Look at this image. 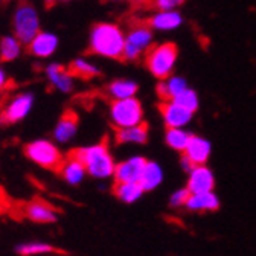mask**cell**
Returning a JSON list of instances; mask_svg holds the SVG:
<instances>
[{
	"label": "cell",
	"instance_id": "obj_9",
	"mask_svg": "<svg viewBox=\"0 0 256 256\" xmlns=\"http://www.w3.org/2000/svg\"><path fill=\"white\" fill-rule=\"evenodd\" d=\"M44 76L49 86L60 93H72L75 90L76 76L61 62H48L44 66Z\"/></svg>",
	"mask_w": 256,
	"mask_h": 256
},
{
	"label": "cell",
	"instance_id": "obj_28",
	"mask_svg": "<svg viewBox=\"0 0 256 256\" xmlns=\"http://www.w3.org/2000/svg\"><path fill=\"white\" fill-rule=\"evenodd\" d=\"M190 134L183 132L182 128H168L166 132V144L177 151H184L189 144Z\"/></svg>",
	"mask_w": 256,
	"mask_h": 256
},
{
	"label": "cell",
	"instance_id": "obj_31",
	"mask_svg": "<svg viewBox=\"0 0 256 256\" xmlns=\"http://www.w3.org/2000/svg\"><path fill=\"white\" fill-rule=\"evenodd\" d=\"M189 196H190V192H189V189L186 188V189H178V190H176L174 194L171 196V204L174 206V208H180V206H186V202H188V198H189Z\"/></svg>",
	"mask_w": 256,
	"mask_h": 256
},
{
	"label": "cell",
	"instance_id": "obj_25",
	"mask_svg": "<svg viewBox=\"0 0 256 256\" xmlns=\"http://www.w3.org/2000/svg\"><path fill=\"white\" fill-rule=\"evenodd\" d=\"M162 180H164L162 168L154 162H146L145 170L140 177V182H139L142 184L144 190H152L154 188H157L160 183H162Z\"/></svg>",
	"mask_w": 256,
	"mask_h": 256
},
{
	"label": "cell",
	"instance_id": "obj_19",
	"mask_svg": "<svg viewBox=\"0 0 256 256\" xmlns=\"http://www.w3.org/2000/svg\"><path fill=\"white\" fill-rule=\"evenodd\" d=\"M218 206H220L218 197L212 190L202 192V194H190L186 202V208L192 212H210V210H216Z\"/></svg>",
	"mask_w": 256,
	"mask_h": 256
},
{
	"label": "cell",
	"instance_id": "obj_32",
	"mask_svg": "<svg viewBox=\"0 0 256 256\" xmlns=\"http://www.w3.org/2000/svg\"><path fill=\"white\" fill-rule=\"evenodd\" d=\"M11 80H10V75L6 72V69L4 66H0V92H4L5 88H8Z\"/></svg>",
	"mask_w": 256,
	"mask_h": 256
},
{
	"label": "cell",
	"instance_id": "obj_6",
	"mask_svg": "<svg viewBox=\"0 0 256 256\" xmlns=\"http://www.w3.org/2000/svg\"><path fill=\"white\" fill-rule=\"evenodd\" d=\"M110 120L116 128H126L144 122L142 104L134 98L114 100L110 102Z\"/></svg>",
	"mask_w": 256,
	"mask_h": 256
},
{
	"label": "cell",
	"instance_id": "obj_18",
	"mask_svg": "<svg viewBox=\"0 0 256 256\" xmlns=\"http://www.w3.org/2000/svg\"><path fill=\"white\" fill-rule=\"evenodd\" d=\"M146 139H148V125L145 122L126 128H118L116 130L118 144H145Z\"/></svg>",
	"mask_w": 256,
	"mask_h": 256
},
{
	"label": "cell",
	"instance_id": "obj_21",
	"mask_svg": "<svg viewBox=\"0 0 256 256\" xmlns=\"http://www.w3.org/2000/svg\"><path fill=\"white\" fill-rule=\"evenodd\" d=\"M23 46L24 44L14 34L4 36L0 38V60L5 62L18 60L23 54Z\"/></svg>",
	"mask_w": 256,
	"mask_h": 256
},
{
	"label": "cell",
	"instance_id": "obj_2",
	"mask_svg": "<svg viewBox=\"0 0 256 256\" xmlns=\"http://www.w3.org/2000/svg\"><path fill=\"white\" fill-rule=\"evenodd\" d=\"M81 164L86 166V171L93 178L106 180L114 174V158L107 146V144L100 142L87 146H80L72 152Z\"/></svg>",
	"mask_w": 256,
	"mask_h": 256
},
{
	"label": "cell",
	"instance_id": "obj_8",
	"mask_svg": "<svg viewBox=\"0 0 256 256\" xmlns=\"http://www.w3.org/2000/svg\"><path fill=\"white\" fill-rule=\"evenodd\" d=\"M34 106H36V94L32 92L24 90L16 93L5 104L0 119L5 120L6 124H18L30 114Z\"/></svg>",
	"mask_w": 256,
	"mask_h": 256
},
{
	"label": "cell",
	"instance_id": "obj_33",
	"mask_svg": "<svg viewBox=\"0 0 256 256\" xmlns=\"http://www.w3.org/2000/svg\"><path fill=\"white\" fill-rule=\"evenodd\" d=\"M134 6H151L152 0H130Z\"/></svg>",
	"mask_w": 256,
	"mask_h": 256
},
{
	"label": "cell",
	"instance_id": "obj_30",
	"mask_svg": "<svg viewBox=\"0 0 256 256\" xmlns=\"http://www.w3.org/2000/svg\"><path fill=\"white\" fill-rule=\"evenodd\" d=\"M183 4H184V0H152L151 6H154L158 11H174Z\"/></svg>",
	"mask_w": 256,
	"mask_h": 256
},
{
	"label": "cell",
	"instance_id": "obj_22",
	"mask_svg": "<svg viewBox=\"0 0 256 256\" xmlns=\"http://www.w3.org/2000/svg\"><path fill=\"white\" fill-rule=\"evenodd\" d=\"M114 196L124 202V203H134L138 202L142 194H144V188L139 182H122V183H118L114 184Z\"/></svg>",
	"mask_w": 256,
	"mask_h": 256
},
{
	"label": "cell",
	"instance_id": "obj_1",
	"mask_svg": "<svg viewBox=\"0 0 256 256\" xmlns=\"http://www.w3.org/2000/svg\"><path fill=\"white\" fill-rule=\"evenodd\" d=\"M124 46L125 34L116 23L104 22L92 28L88 49L93 55L110 60H124Z\"/></svg>",
	"mask_w": 256,
	"mask_h": 256
},
{
	"label": "cell",
	"instance_id": "obj_13",
	"mask_svg": "<svg viewBox=\"0 0 256 256\" xmlns=\"http://www.w3.org/2000/svg\"><path fill=\"white\" fill-rule=\"evenodd\" d=\"M215 178L209 168L204 165H197L194 170L189 172L188 178V189L190 194H202V192H210L214 190Z\"/></svg>",
	"mask_w": 256,
	"mask_h": 256
},
{
	"label": "cell",
	"instance_id": "obj_20",
	"mask_svg": "<svg viewBox=\"0 0 256 256\" xmlns=\"http://www.w3.org/2000/svg\"><path fill=\"white\" fill-rule=\"evenodd\" d=\"M138 84L130 80H114L106 87L107 96L114 101V100H126V98H133L138 92Z\"/></svg>",
	"mask_w": 256,
	"mask_h": 256
},
{
	"label": "cell",
	"instance_id": "obj_17",
	"mask_svg": "<svg viewBox=\"0 0 256 256\" xmlns=\"http://www.w3.org/2000/svg\"><path fill=\"white\" fill-rule=\"evenodd\" d=\"M209 154H210V144L198 136H190L189 144L183 151V156L188 157L196 166L204 165V162L209 158Z\"/></svg>",
	"mask_w": 256,
	"mask_h": 256
},
{
	"label": "cell",
	"instance_id": "obj_7",
	"mask_svg": "<svg viewBox=\"0 0 256 256\" xmlns=\"http://www.w3.org/2000/svg\"><path fill=\"white\" fill-rule=\"evenodd\" d=\"M152 32L146 23L134 24L125 34V46H124V60L136 61L151 48Z\"/></svg>",
	"mask_w": 256,
	"mask_h": 256
},
{
	"label": "cell",
	"instance_id": "obj_24",
	"mask_svg": "<svg viewBox=\"0 0 256 256\" xmlns=\"http://www.w3.org/2000/svg\"><path fill=\"white\" fill-rule=\"evenodd\" d=\"M69 69L72 70V74L76 78H82V80H92L101 74L100 68L96 66L94 62H92L90 60H87L86 56H78V58L72 60Z\"/></svg>",
	"mask_w": 256,
	"mask_h": 256
},
{
	"label": "cell",
	"instance_id": "obj_27",
	"mask_svg": "<svg viewBox=\"0 0 256 256\" xmlns=\"http://www.w3.org/2000/svg\"><path fill=\"white\" fill-rule=\"evenodd\" d=\"M186 87V81L182 80V78H171L168 80L166 82H162V84H158L157 86V94L162 98L164 101H171L176 94H178L180 92H183Z\"/></svg>",
	"mask_w": 256,
	"mask_h": 256
},
{
	"label": "cell",
	"instance_id": "obj_16",
	"mask_svg": "<svg viewBox=\"0 0 256 256\" xmlns=\"http://www.w3.org/2000/svg\"><path fill=\"white\" fill-rule=\"evenodd\" d=\"M24 215L32 222H38V224H52L58 220L56 210L52 206H49L48 203L40 202V200H36V202L26 204Z\"/></svg>",
	"mask_w": 256,
	"mask_h": 256
},
{
	"label": "cell",
	"instance_id": "obj_15",
	"mask_svg": "<svg viewBox=\"0 0 256 256\" xmlns=\"http://www.w3.org/2000/svg\"><path fill=\"white\" fill-rule=\"evenodd\" d=\"M58 171H60L61 178L70 186H78L87 176L86 166L74 154H70L68 158L62 160V164L60 165Z\"/></svg>",
	"mask_w": 256,
	"mask_h": 256
},
{
	"label": "cell",
	"instance_id": "obj_5",
	"mask_svg": "<svg viewBox=\"0 0 256 256\" xmlns=\"http://www.w3.org/2000/svg\"><path fill=\"white\" fill-rule=\"evenodd\" d=\"M24 156L44 170H58L62 164V152L54 139H36L24 146Z\"/></svg>",
	"mask_w": 256,
	"mask_h": 256
},
{
	"label": "cell",
	"instance_id": "obj_12",
	"mask_svg": "<svg viewBox=\"0 0 256 256\" xmlns=\"http://www.w3.org/2000/svg\"><path fill=\"white\" fill-rule=\"evenodd\" d=\"M146 165V160L144 157H132V158H126L124 162L118 164L114 168V180L118 183L122 182H140L142 172L145 170Z\"/></svg>",
	"mask_w": 256,
	"mask_h": 256
},
{
	"label": "cell",
	"instance_id": "obj_34",
	"mask_svg": "<svg viewBox=\"0 0 256 256\" xmlns=\"http://www.w3.org/2000/svg\"><path fill=\"white\" fill-rule=\"evenodd\" d=\"M46 4L52 5V4H61V2H69V0H44Z\"/></svg>",
	"mask_w": 256,
	"mask_h": 256
},
{
	"label": "cell",
	"instance_id": "obj_35",
	"mask_svg": "<svg viewBox=\"0 0 256 256\" xmlns=\"http://www.w3.org/2000/svg\"><path fill=\"white\" fill-rule=\"evenodd\" d=\"M0 4H2V0H0Z\"/></svg>",
	"mask_w": 256,
	"mask_h": 256
},
{
	"label": "cell",
	"instance_id": "obj_4",
	"mask_svg": "<svg viewBox=\"0 0 256 256\" xmlns=\"http://www.w3.org/2000/svg\"><path fill=\"white\" fill-rule=\"evenodd\" d=\"M178 49L174 43L151 46L145 54V68L156 78L165 80L174 69Z\"/></svg>",
	"mask_w": 256,
	"mask_h": 256
},
{
	"label": "cell",
	"instance_id": "obj_10",
	"mask_svg": "<svg viewBox=\"0 0 256 256\" xmlns=\"http://www.w3.org/2000/svg\"><path fill=\"white\" fill-rule=\"evenodd\" d=\"M58 46H60V38L55 32L40 30L36 36V38H32V42L28 44V49L32 56L40 60H49L56 54Z\"/></svg>",
	"mask_w": 256,
	"mask_h": 256
},
{
	"label": "cell",
	"instance_id": "obj_3",
	"mask_svg": "<svg viewBox=\"0 0 256 256\" xmlns=\"http://www.w3.org/2000/svg\"><path fill=\"white\" fill-rule=\"evenodd\" d=\"M11 26L12 34L24 46H28L32 38H36V36L42 30V17L38 10L28 0H22L14 10Z\"/></svg>",
	"mask_w": 256,
	"mask_h": 256
},
{
	"label": "cell",
	"instance_id": "obj_26",
	"mask_svg": "<svg viewBox=\"0 0 256 256\" xmlns=\"http://www.w3.org/2000/svg\"><path fill=\"white\" fill-rule=\"evenodd\" d=\"M16 252L20 256H40V254H49L55 252V247L49 242L43 241H28L22 242L16 247Z\"/></svg>",
	"mask_w": 256,
	"mask_h": 256
},
{
	"label": "cell",
	"instance_id": "obj_23",
	"mask_svg": "<svg viewBox=\"0 0 256 256\" xmlns=\"http://www.w3.org/2000/svg\"><path fill=\"white\" fill-rule=\"evenodd\" d=\"M146 24L151 29H160V30H170L176 29L177 26L182 24V17L176 11H160L158 14L152 16Z\"/></svg>",
	"mask_w": 256,
	"mask_h": 256
},
{
	"label": "cell",
	"instance_id": "obj_29",
	"mask_svg": "<svg viewBox=\"0 0 256 256\" xmlns=\"http://www.w3.org/2000/svg\"><path fill=\"white\" fill-rule=\"evenodd\" d=\"M171 101H174L176 104L184 107L186 110H189L192 113H194L198 108V98H197L196 92H192L190 88H184L183 92H180L178 94H176Z\"/></svg>",
	"mask_w": 256,
	"mask_h": 256
},
{
	"label": "cell",
	"instance_id": "obj_11",
	"mask_svg": "<svg viewBox=\"0 0 256 256\" xmlns=\"http://www.w3.org/2000/svg\"><path fill=\"white\" fill-rule=\"evenodd\" d=\"M78 134V116L74 112H66L55 124L52 130V139L58 145L70 144Z\"/></svg>",
	"mask_w": 256,
	"mask_h": 256
},
{
	"label": "cell",
	"instance_id": "obj_14",
	"mask_svg": "<svg viewBox=\"0 0 256 256\" xmlns=\"http://www.w3.org/2000/svg\"><path fill=\"white\" fill-rule=\"evenodd\" d=\"M158 108L168 128H182L192 118V112L176 104L174 101H164Z\"/></svg>",
	"mask_w": 256,
	"mask_h": 256
}]
</instances>
